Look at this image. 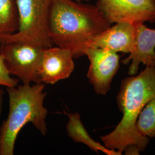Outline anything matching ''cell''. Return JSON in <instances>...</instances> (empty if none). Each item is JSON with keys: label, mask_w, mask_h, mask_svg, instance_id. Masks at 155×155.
Segmentation results:
<instances>
[{"label": "cell", "mask_w": 155, "mask_h": 155, "mask_svg": "<svg viewBox=\"0 0 155 155\" xmlns=\"http://www.w3.org/2000/svg\"><path fill=\"white\" fill-rule=\"evenodd\" d=\"M96 6L111 24L155 22V0H98Z\"/></svg>", "instance_id": "6"}, {"label": "cell", "mask_w": 155, "mask_h": 155, "mask_svg": "<svg viewBox=\"0 0 155 155\" xmlns=\"http://www.w3.org/2000/svg\"><path fill=\"white\" fill-rule=\"evenodd\" d=\"M138 117L136 127L140 134L149 138L155 137V99L147 103Z\"/></svg>", "instance_id": "13"}, {"label": "cell", "mask_w": 155, "mask_h": 155, "mask_svg": "<svg viewBox=\"0 0 155 155\" xmlns=\"http://www.w3.org/2000/svg\"><path fill=\"white\" fill-rule=\"evenodd\" d=\"M115 24L95 36L90 47L101 48L116 53H132L136 46V25L127 21Z\"/></svg>", "instance_id": "9"}, {"label": "cell", "mask_w": 155, "mask_h": 155, "mask_svg": "<svg viewBox=\"0 0 155 155\" xmlns=\"http://www.w3.org/2000/svg\"><path fill=\"white\" fill-rule=\"evenodd\" d=\"M67 115L68 117V122L66 125L67 132L74 142L85 144L96 152L101 151L106 155H121L118 151L109 150L92 139L84 127L79 113H67Z\"/></svg>", "instance_id": "11"}, {"label": "cell", "mask_w": 155, "mask_h": 155, "mask_svg": "<svg viewBox=\"0 0 155 155\" xmlns=\"http://www.w3.org/2000/svg\"><path fill=\"white\" fill-rule=\"evenodd\" d=\"M20 80L11 77L5 66L4 58L0 53V86L10 87L16 86Z\"/></svg>", "instance_id": "14"}, {"label": "cell", "mask_w": 155, "mask_h": 155, "mask_svg": "<svg viewBox=\"0 0 155 155\" xmlns=\"http://www.w3.org/2000/svg\"><path fill=\"white\" fill-rule=\"evenodd\" d=\"M135 48L122 63L127 64L132 61L128 74L135 75L142 63L147 66L155 67V29L148 28L144 24H136Z\"/></svg>", "instance_id": "10"}, {"label": "cell", "mask_w": 155, "mask_h": 155, "mask_svg": "<svg viewBox=\"0 0 155 155\" xmlns=\"http://www.w3.org/2000/svg\"><path fill=\"white\" fill-rule=\"evenodd\" d=\"M45 49L18 42L0 45V53L9 74L16 77L24 84L41 83L39 72Z\"/></svg>", "instance_id": "5"}, {"label": "cell", "mask_w": 155, "mask_h": 155, "mask_svg": "<svg viewBox=\"0 0 155 155\" xmlns=\"http://www.w3.org/2000/svg\"><path fill=\"white\" fill-rule=\"evenodd\" d=\"M75 1H78V2H82V1H90V0H75Z\"/></svg>", "instance_id": "16"}, {"label": "cell", "mask_w": 155, "mask_h": 155, "mask_svg": "<svg viewBox=\"0 0 155 155\" xmlns=\"http://www.w3.org/2000/svg\"><path fill=\"white\" fill-rule=\"evenodd\" d=\"M52 0H16L18 15L16 32L0 38V45L9 42L27 43L45 48L54 46L50 37Z\"/></svg>", "instance_id": "4"}, {"label": "cell", "mask_w": 155, "mask_h": 155, "mask_svg": "<svg viewBox=\"0 0 155 155\" xmlns=\"http://www.w3.org/2000/svg\"><path fill=\"white\" fill-rule=\"evenodd\" d=\"M85 55L90 61L87 74L90 83L97 94L106 95L119 69L120 56L116 52L95 47L89 48Z\"/></svg>", "instance_id": "7"}, {"label": "cell", "mask_w": 155, "mask_h": 155, "mask_svg": "<svg viewBox=\"0 0 155 155\" xmlns=\"http://www.w3.org/2000/svg\"><path fill=\"white\" fill-rule=\"evenodd\" d=\"M153 99L155 67L147 66L138 75L122 80L117 100L123 117L113 131L101 137L105 147L109 150H117L121 154L129 146H136L140 151L144 150L150 138L140 134L136 125L140 112Z\"/></svg>", "instance_id": "2"}, {"label": "cell", "mask_w": 155, "mask_h": 155, "mask_svg": "<svg viewBox=\"0 0 155 155\" xmlns=\"http://www.w3.org/2000/svg\"><path fill=\"white\" fill-rule=\"evenodd\" d=\"M4 95V91L0 88V116L2 111V107H3Z\"/></svg>", "instance_id": "15"}, {"label": "cell", "mask_w": 155, "mask_h": 155, "mask_svg": "<svg viewBox=\"0 0 155 155\" xmlns=\"http://www.w3.org/2000/svg\"><path fill=\"white\" fill-rule=\"evenodd\" d=\"M74 59L67 49L55 45L45 48L39 72L41 82L54 84L68 78L74 70Z\"/></svg>", "instance_id": "8"}, {"label": "cell", "mask_w": 155, "mask_h": 155, "mask_svg": "<svg viewBox=\"0 0 155 155\" xmlns=\"http://www.w3.org/2000/svg\"><path fill=\"white\" fill-rule=\"evenodd\" d=\"M111 26L96 5L75 0H52L50 37L55 46L69 50L74 59L85 55L95 36Z\"/></svg>", "instance_id": "1"}, {"label": "cell", "mask_w": 155, "mask_h": 155, "mask_svg": "<svg viewBox=\"0 0 155 155\" xmlns=\"http://www.w3.org/2000/svg\"><path fill=\"white\" fill-rule=\"evenodd\" d=\"M43 83L6 87L9 109L0 127V155H13L17 136L28 123L42 135L47 132L48 110L44 105L47 92Z\"/></svg>", "instance_id": "3"}, {"label": "cell", "mask_w": 155, "mask_h": 155, "mask_svg": "<svg viewBox=\"0 0 155 155\" xmlns=\"http://www.w3.org/2000/svg\"><path fill=\"white\" fill-rule=\"evenodd\" d=\"M18 15L16 0H0V38L16 32Z\"/></svg>", "instance_id": "12"}]
</instances>
